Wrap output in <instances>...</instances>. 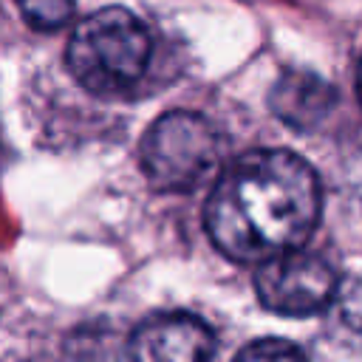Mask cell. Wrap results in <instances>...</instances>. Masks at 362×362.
Returning <instances> with one entry per match:
<instances>
[{
    "label": "cell",
    "mask_w": 362,
    "mask_h": 362,
    "mask_svg": "<svg viewBox=\"0 0 362 362\" xmlns=\"http://www.w3.org/2000/svg\"><path fill=\"white\" fill-rule=\"evenodd\" d=\"M317 218V175L288 150H252L235 158L212 187L204 212L212 243L238 263L297 249Z\"/></svg>",
    "instance_id": "6da1fadb"
},
{
    "label": "cell",
    "mask_w": 362,
    "mask_h": 362,
    "mask_svg": "<svg viewBox=\"0 0 362 362\" xmlns=\"http://www.w3.org/2000/svg\"><path fill=\"white\" fill-rule=\"evenodd\" d=\"M150 54L153 42L144 23L122 6H107L74 28L65 62L82 88L116 93L144 74Z\"/></svg>",
    "instance_id": "7a4b0ae2"
},
{
    "label": "cell",
    "mask_w": 362,
    "mask_h": 362,
    "mask_svg": "<svg viewBox=\"0 0 362 362\" xmlns=\"http://www.w3.org/2000/svg\"><path fill=\"white\" fill-rule=\"evenodd\" d=\"M221 141L215 127L189 110L164 113L141 139V170L158 189H192L218 164Z\"/></svg>",
    "instance_id": "3957f363"
},
{
    "label": "cell",
    "mask_w": 362,
    "mask_h": 362,
    "mask_svg": "<svg viewBox=\"0 0 362 362\" xmlns=\"http://www.w3.org/2000/svg\"><path fill=\"white\" fill-rule=\"evenodd\" d=\"M255 288L269 311L286 317H308L322 311L334 300L337 274L322 257L288 249L260 260Z\"/></svg>",
    "instance_id": "277c9868"
},
{
    "label": "cell",
    "mask_w": 362,
    "mask_h": 362,
    "mask_svg": "<svg viewBox=\"0 0 362 362\" xmlns=\"http://www.w3.org/2000/svg\"><path fill=\"white\" fill-rule=\"evenodd\" d=\"M130 351L139 359L198 362L215 354V334L189 314H158L133 331Z\"/></svg>",
    "instance_id": "5b68a950"
},
{
    "label": "cell",
    "mask_w": 362,
    "mask_h": 362,
    "mask_svg": "<svg viewBox=\"0 0 362 362\" xmlns=\"http://www.w3.org/2000/svg\"><path fill=\"white\" fill-rule=\"evenodd\" d=\"M334 105L337 90L311 71H286L269 93V107L274 116L297 130H314L322 124Z\"/></svg>",
    "instance_id": "8992f818"
},
{
    "label": "cell",
    "mask_w": 362,
    "mask_h": 362,
    "mask_svg": "<svg viewBox=\"0 0 362 362\" xmlns=\"http://www.w3.org/2000/svg\"><path fill=\"white\" fill-rule=\"evenodd\" d=\"M20 14L31 28H59L74 14V0H17Z\"/></svg>",
    "instance_id": "52a82bcc"
},
{
    "label": "cell",
    "mask_w": 362,
    "mask_h": 362,
    "mask_svg": "<svg viewBox=\"0 0 362 362\" xmlns=\"http://www.w3.org/2000/svg\"><path fill=\"white\" fill-rule=\"evenodd\" d=\"M240 359H300L303 351L286 339H260L238 354Z\"/></svg>",
    "instance_id": "ba28073f"
},
{
    "label": "cell",
    "mask_w": 362,
    "mask_h": 362,
    "mask_svg": "<svg viewBox=\"0 0 362 362\" xmlns=\"http://www.w3.org/2000/svg\"><path fill=\"white\" fill-rule=\"evenodd\" d=\"M356 85H359V99H362V62H359V76H356Z\"/></svg>",
    "instance_id": "9c48e42d"
}]
</instances>
